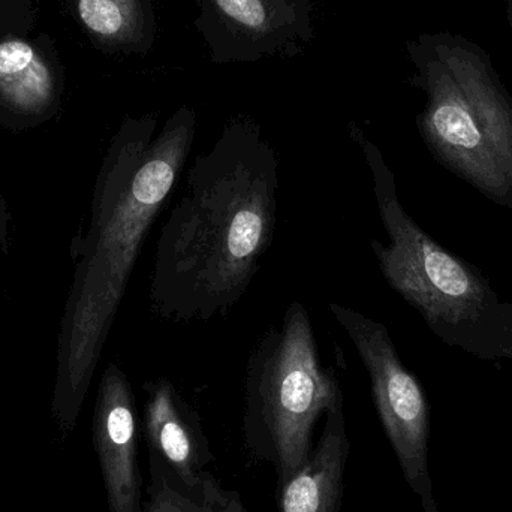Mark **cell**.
Listing matches in <instances>:
<instances>
[{"instance_id":"cell-1","label":"cell","mask_w":512,"mask_h":512,"mask_svg":"<svg viewBox=\"0 0 512 512\" xmlns=\"http://www.w3.org/2000/svg\"><path fill=\"white\" fill-rule=\"evenodd\" d=\"M156 128L155 114L126 116L96 177L57 346L54 411L65 426L77 420L144 242L185 170L197 113L182 105Z\"/></svg>"},{"instance_id":"cell-2","label":"cell","mask_w":512,"mask_h":512,"mask_svg":"<svg viewBox=\"0 0 512 512\" xmlns=\"http://www.w3.org/2000/svg\"><path fill=\"white\" fill-rule=\"evenodd\" d=\"M185 185L156 243L150 307L167 321L207 322L242 300L273 245L279 161L255 120L234 117Z\"/></svg>"},{"instance_id":"cell-3","label":"cell","mask_w":512,"mask_h":512,"mask_svg":"<svg viewBox=\"0 0 512 512\" xmlns=\"http://www.w3.org/2000/svg\"><path fill=\"white\" fill-rule=\"evenodd\" d=\"M411 84L426 95L418 114L433 158L487 200L512 209V98L489 54L451 33L406 45Z\"/></svg>"},{"instance_id":"cell-4","label":"cell","mask_w":512,"mask_h":512,"mask_svg":"<svg viewBox=\"0 0 512 512\" xmlns=\"http://www.w3.org/2000/svg\"><path fill=\"white\" fill-rule=\"evenodd\" d=\"M351 137L372 171L379 216L390 237L388 245L370 242L388 285L442 342L481 360H512V303L499 297L477 267L421 230L400 204L396 177L381 150L355 126Z\"/></svg>"},{"instance_id":"cell-5","label":"cell","mask_w":512,"mask_h":512,"mask_svg":"<svg viewBox=\"0 0 512 512\" xmlns=\"http://www.w3.org/2000/svg\"><path fill=\"white\" fill-rule=\"evenodd\" d=\"M246 421L276 450L286 483L310 457L313 427L342 405L339 379L324 367L309 312L300 301L286 307L282 322L256 343L246 367Z\"/></svg>"},{"instance_id":"cell-6","label":"cell","mask_w":512,"mask_h":512,"mask_svg":"<svg viewBox=\"0 0 512 512\" xmlns=\"http://www.w3.org/2000/svg\"><path fill=\"white\" fill-rule=\"evenodd\" d=\"M328 309L369 372L376 411L406 481L420 496L424 512H439L429 472V406L420 382L403 366L382 322L339 303Z\"/></svg>"},{"instance_id":"cell-7","label":"cell","mask_w":512,"mask_h":512,"mask_svg":"<svg viewBox=\"0 0 512 512\" xmlns=\"http://www.w3.org/2000/svg\"><path fill=\"white\" fill-rule=\"evenodd\" d=\"M195 27L209 47L210 62L252 63L292 57L315 38L319 0H197Z\"/></svg>"},{"instance_id":"cell-8","label":"cell","mask_w":512,"mask_h":512,"mask_svg":"<svg viewBox=\"0 0 512 512\" xmlns=\"http://www.w3.org/2000/svg\"><path fill=\"white\" fill-rule=\"evenodd\" d=\"M63 90L65 69L47 33L0 41V125L20 131L48 122Z\"/></svg>"},{"instance_id":"cell-9","label":"cell","mask_w":512,"mask_h":512,"mask_svg":"<svg viewBox=\"0 0 512 512\" xmlns=\"http://www.w3.org/2000/svg\"><path fill=\"white\" fill-rule=\"evenodd\" d=\"M95 445L111 512H140L134 394L128 376L116 363L108 364L99 384Z\"/></svg>"},{"instance_id":"cell-10","label":"cell","mask_w":512,"mask_h":512,"mask_svg":"<svg viewBox=\"0 0 512 512\" xmlns=\"http://www.w3.org/2000/svg\"><path fill=\"white\" fill-rule=\"evenodd\" d=\"M342 405L327 412V423L315 453L283 483L279 512H337L348 459Z\"/></svg>"},{"instance_id":"cell-11","label":"cell","mask_w":512,"mask_h":512,"mask_svg":"<svg viewBox=\"0 0 512 512\" xmlns=\"http://www.w3.org/2000/svg\"><path fill=\"white\" fill-rule=\"evenodd\" d=\"M96 50L105 54L152 51L156 38L152 0H60Z\"/></svg>"},{"instance_id":"cell-12","label":"cell","mask_w":512,"mask_h":512,"mask_svg":"<svg viewBox=\"0 0 512 512\" xmlns=\"http://www.w3.org/2000/svg\"><path fill=\"white\" fill-rule=\"evenodd\" d=\"M146 430L153 447L179 475L180 480L195 489L200 483V454L192 412L167 378L144 385Z\"/></svg>"},{"instance_id":"cell-13","label":"cell","mask_w":512,"mask_h":512,"mask_svg":"<svg viewBox=\"0 0 512 512\" xmlns=\"http://www.w3.org/2000/svg\"><path fill=\"white\" fill-rule=\"evenodd\" d=\"M36 26L33 0H0V41L32 35Z\"/></svg>"},{"instance_id":"cell-14","label":"cell","mask_w":512,"mask_h":512,"mask_svg":"<svg viewBox=\"0 0 512 512\" xmlns=\"http://www.w3.org/2000/svg\"><path fill=\"white\" fill-rule=\"evenodd\" d=\"M147 512H209L207 505H197L183 498L176 490H171L162 481L153 495L152 504Z\"/></svg>"},{"instance_id":"cell-15","label":"cell","mask_w":512,"mask_h":512,"mask_svg":"<svg viewBox=\"0 0 512 512\" xmlns=\"http://www.w3.org/2000/svg\"><path fill=\"white\" fill-rule=\"evenodd\" d=\"M204 496V504L209 508V512H245L237 499L222 495L218 487L209 483V480H204Z\"/></svg>"},{"instance_id":"cell-16","label":"cell","mask_w":512,"mask_h":512,"mask_svg":"<svg viewBox=\"0 0 512 512\" xmlns=\"http://www.w3.org/2000/svg\"><path fill=\"white\" fill-rule=\"evenodd\" d=\"M507 2V18L508 24H510L511 39H512V0H505Z\"/></svg>"}]
</instances>
